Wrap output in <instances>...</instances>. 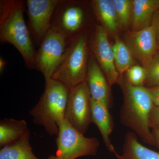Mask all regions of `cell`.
Masks as SVG:
<instances>
[{"label": "cell", "instance_id": "obj_26", "mask_svg": "<svg viewBox=\"0 0 159 159\" xmlns=\"http://www.w3.org/2000/svg\"><path fill=\"white\" fill-rule=\"evenodd\" d=\"M152 135H153L155 142L159 148V129H154L152 131Z\"/></svg>", "mask_w": 159, "mask_h": 159}, {"label": "cell", "instance_id": "obj_22", "mask_svg": "<svg viewBox=\"0 0 159 159\" xmlns=\"http://www.w3.org/2000/svg\"><path fill=\"white\" fill-rule=\"evenodd\" d=\"M146 84L148 88L159 86V53L155 54L148 70Z\"/></svg>", "mask_w": 159, "mask_h": 159}, {"label": "cell", "instance_id": "obj_20", "mask_svg": "<svg viewBox=\"0 0 159 159\" xmlns=\"http://www.w3.org/2000/svg\"><path fill=\"white\" fill-rule=\"evenodd\" d=\"M121 28L131 27L132 3V0H113Z\"/></svg>", "mask_w": 159, "mask_h": 159}, {"label": "cell", "instance_id": "obj_27", "mask_svg": "<svg viewBox=\"0 0 159 159\" xmlns=\"http://www.w3.org/2000/svg\"><path fill=\"white\" fill-rule=\"evenodd\" d=\"M7 64V61L2 57H0V73L2 74L5 70Z\"/></svg>", "mask_w": 159, "mask_h": 159}, {"label": "cell", "instance_id": "obj_19", "mask_svg": "<svg viewBox=\"0 0 159 159\" xmlns=\"http://www.w3.org/2000/svg\"><path fill=\"white\" fill-rule=\"evenodd\" d=\"M112 48L116 68L121 77L123 73L134 65V57L124 42L117 35H115Z\"/></svg>", "mask_w": 159, "mask_h": 159}, {"label": "cell", "instance_id": "obj_6", "mask_svg": "<svg viewBox=\"0 0 159 159\" xmlns=\"http://www.w3.org/2000/svg\"><path fill=\"white\" fill-rule=\"evenodd\" d=\"M67 43L62 34L51 28L40 44L36 52L35 68L42 73L45 83L52 78L60 64Z\"/></svg>", "mask_w": 159, "mask_h": 159}, {"label": "cell", "instance_id": "obj_23", "mask_svg": "<svg viewBox=\"0 0 159 159\" xmlns=\"http://www.w3.org/2000/svg\"><path fill=\"white\" fill-rule=\"evenodd\" d=\"M150 128L159 129V107L154 106L151 112L149 119Z\"/></svg>", "mask_w": 159, "mask_h": 159}, {"label": "cell", "instance_id": "obj_13", "mask_svg": "<svg viewBox=\"0 0 159 159\" xmlns=\"http://www.w3.org/2000/svg\"><path fill=\"white\" fill-rule=\"evenodd\" d=\"M91 108L93 122L99 129L107 148L115 154L117 157L119 154L115 150L110 139V136L113 129L114 122L109 111V108L103 102L91 98Z\"/></svg>", "mask_w": 159, "mask_h": 159}, {"label": "cell", "instance_id": "obj_7", "mask_svg": "<svg viewBox=\"0 0 159 159\" xmlns=\"http://www.w3.org/2000/svg\"><path fill=\"white\" fill-rule=\"evenodd\" d=\"M65 119L84 135L93 122L91 94L86 81L69 91Z\"/></svg>", "mask_w": 159, "mask_h": 159}, {"label": "cell", "instance_id": "obj_18", "mask_svg": "<svg viewBox=\"0 0 159 159\" xmlns=\"http://www.w3.org/2000/svg\"><path fill=\"white\" fill-rule=\"evenodd\" d=\"M30 134L11 145L1 148L0 159H39L29 142Z\"/></svg>", "mask_w": 159, "mask_h": 159}, {"label": "cell", "instance_id": "obj_4", "mask_svg": "<svg viewBox=\"0 0 159 159\" xmlns=\"http://www.w3.org/2000/svg\"><path fill=\"white\" fill-rule=\"evenodd\" d=\"M87 34L83 31L68 41L61 62L52 78L69 91L86 80L90 53Z\"/></svg>", "mask_w": 159, "mask_h": 159}, {"label": "cell", "instance_id": "obj_28", "mask_svg": "<svg viewBox=\"0 0 159 159\" xmlns=\"http://www.w3.org/2000/svg\"><path fill=\"white\" fill-rule=\"evenodd\" d=\"M48 159H57L55 156L51 155L48 158Z\"/></svg>", "mask_w": 159, "mask_h": 159}, {"label": "cell", "instance_id": "obj_11", "mask_svg": "<svg viewBox=\"0 0 159 159\" xmlns=\"http://www.w3.org/2000/svg\"><path fill=\"white\" fill-rule=\"evenodd\" d=\"M123 41L134 57L142 66L148 70L157 50L153 26L150 25L140 31L126 32Z\"/></svg>", "mask_w": 159, "mask_h": 159}, {"label": "cell", "instance_id": "obj_12", "mask_svg": "<svg viewBox=\"0 0 159 159\" xmlns=\"http://www.w3.org/2000/svg\"><path fill=\"white\" fill-rule=\"evenodd\" d=\"M91 98L103 102L110 108L109 84L104 73L92 53H90L86 80Z\"/></svg>", "mask_w": 159, "mask_h": 159}, {"label": "cell", "instance_id": "obj_3", "mask_svg": "<svg viewBox=\"0 0 159 159\" xmlns=\"http://www.w3.org/2000/svg\"><path fill=\"white\" fill-rule=\"evenodd\" d=\"M69 91L61 82L51 78L46 82L39 101L29 112L33 122L49 134L58 135L59 126L65 119Z\"/></svg>", "mask_w": 159, "mask_h": 159}, {"label": "cell", "instance_id": "obj_2", "mask_svg": "<svg viewBox=\"0 0 159 159\" xmlns=\"http://www.w3.org/2000/svg\"><path fill=\"white\" fill-rule=\"evenodd\" d=\"M119 83L124 94L120 112L121 122L132 129L143 142L155 144L149 125V116L154 105L147 88L131 85L122 77Z\"/></svg>", "mask_w": 159, "mask_h": 159}, {"label": "cell", "instance_id": "obj_25", "mask_svg": "<svg viewBox=\"0 0 159 159\" xmlns=\"http://www.w3.org/2000/svg\"><path fill=\"white\" fill-rule=\"evenodd\" d=\"M146 88L152 99L154 105L159 107V86L154 87Z\"/></svg>", "mask_w": 159, "mask_h": 159}, {"label": "cell", "instance_id": "obj_9", "mask_svg": "<svg viewBox=\"0 0 159 159\" xmlns=\"http://www.w3.org/2000/svg\"><path fill=\"white\" fill-rule=\"evenodd\" d=\"M107 33L102 26L96 25L90 44L91 53L104 73L110 86H111L119 83L121 77L116 68L113 51Z\"/></svg>", "mask_w": 159, "mask_h": 159}, {"label": "cell", "instance_id": "obj_14", "mask_svg": "<svg viewBox=\"0 0 159 159\" xmlns=\"http://www.w3.org/2000/svg\"><path fill=\"white\" fill-rule=\"evenodd\" d=\"M132 3L131 31H140L150 25L159 9V0H132Z\"/></svg>", "mask_w": 159, "mask_h": 159}, {"label": "cell", "instance_id": "obj_21", "mask_svg": "<svg viewBox=\"0 0 159 159\" xmlns=\"http://www.w3.org/2000/svg\"><path fill=\"white\" fill-rule=\"evenodd\" d=\"M147 70L142 66L134 65L125 72V81L135 86H144L147 78Z\"/></svg>", "mask_w": 159, "mask_h": 159}, {"label": "cell", "instance_id": "obj_5", "mask_svg": "<svg viewBox=\"0 0 159 159\" xmlns=\"http://www.w3.org/2000/svg\"><path fill=\"white\" fill-rule=\"evenodd\" d=\"M56 143L55 156L57 159H76L79 157L95 156L99 146L97 138L84 137L65 119L60 125Z\"/></svg>", "mask_w": 159, "mask_h": 159}, {"label": "cell", "instance_id": "obj_8", "mask_svg": "<svg viewBox=\"0 0 159 159\" xmlns=\"http://www.w3.org/2000/svg\"><path fill=\"white\" fill-rule=\"evenodd\" d=\"M85 19L83 8L77 2L60 0L51 22V29L62 34L67 41L82 32Z\"/></svg>", "mask_w": 159, "mask_h": 159}, {"label": "cell", "instance_id": "obj_15", "mask_svg": "<svg viewBox=\"0 0 159 159\" xmlns=\"http://www.w3.org/2000/svg\"><path fill=\"white\" fill-rule=\"evenodd\" d=\"M30 134L27 123L24 120L4 119L0 122V147H5Z\"/></svg>", "mask_w": 159, "mask_h": 159}, {"label": "cell", "instance_id": "obj_24", "mask_svg": "<svg viewBox=\"0 0 159 159\" xmlns=\"http://www.w3.org/2000/svg\"><path fill=\"white\" fill-rule=\"evenodd\" d=\"M151 25L153 26L156 38L157 49H159V9L154 14Z\"/></svg>", "mask_w": 159, "mask_h": 159}, {"label": "cell", "instance_id": "obj_16", "mask_svg": "<svg viewBox=\"0 0 159 159\" xmlns=\"http://www.w3.org/2000/svg\"><path fill=\"white\" fill-rule=\"evenodd\" d=\"M93 11L97 20L107 31L116 33L121 28L113 0L92 1Z\"/></svg>", "mask_w": 159, "mask_h": 159}, {"label": "cell", "instance_id": "obj_10", "mask_svg": "<svg viewBox=\"0 0 159 159\" xmlns=\"http://www.w3.org/2000/svg\"><path fill=\"white\" fill-rule=\"evenodd\" d=\"M60 0H27L30 33L40 45L51 28L54 11Z\"/></svg>", "mask_w": 159, "mask_h": 159}, {"label": "cell", "instance_id": "obj_17", "mask_svg": "<svg viewBox=\"0 0 159 159\" xmlns=\"http://www.w3.org/2000/svg\"><path fill=\"white\" fill-rule=\"evenodd\" d=\"M119 159H159V152L146 148L139 143L136 134L128 132L125 134L122 154Z\"/></svg>", "mask_w": 159, "mask_h": 159}, {"label": "cell", "instance_id": "obj_1", "mask_svg": "<svg viewBox=\"0 0 159 159\" xmlns=\"http://www.w3.org/2000/svg\"><path fill=\"white\" fill-rule=\"evenodd\" d=\"M25 3L22 0L0 1V42L14 46L26 66L32 69L35 68L36 51L24 18Z\"/></svg>", "mask_w": 159, "mask_h": 159}]
</instances>
